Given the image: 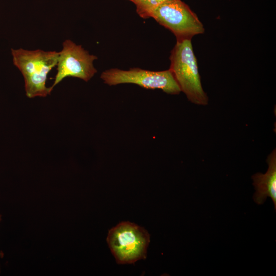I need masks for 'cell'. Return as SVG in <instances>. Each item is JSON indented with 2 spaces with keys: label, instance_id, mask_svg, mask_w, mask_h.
Returning a JSON list of instances; mask_svg holds the SVG:
<instances>
[{
  "label": "cell",
  "instance_id": "cell-1",
  "mask_svg": "<svg viewBox=\"0 0 276 276\" xmlns=\"http://www.w3.org/2000/svg\"><path fill=\"white\" fill-rule=\"evenodd\" d=\"M11 52L13 64L24 77L27 97L50 95L53 89L46 86V81L49 73L57 65L59 52L12 48Z\"/></svg>",
  "mask_w": 276,
  "mask_h": 276
},
{
  "label": "cell",
  "instance_id": "cell-2",
  "mask_svg": "<svg viewBox=\"0 0 276 276\" xmlns=\"http://www.w3.org/2000/svg\"><path fill=\"white\" fill-rule=\"evenodd\" d=\"M170 60L169 70L181 91L185 94L190 102L197 105H207L209 98L201 85L191 40L176 41L171 51Z\"/></svg>",
  "mask_w": 276,
  "mask_h": 276
},
{
  "label": "cell",
  "instance_id": "cell-3",
  "mask_svg": "<svg viewBox=\"0 0 276 276\" xmlns=\"http://www.w3.org/2000/svg\"><path fill=\"white\" fill-rule=\"evenodd\" d=\"M106 240L117 263L132 264L146 259L150 235L140 226L121 222L109 230Z\"/></svg>",
  "mask_w": 276,
  "mask_h": 276
},
{
  "label": "cell",
  "instance_id": "cell-4",
  "mask_svg": "<svg viewBox=\"0 0 276 276\" xmlns=\"http://www.w3.org/2000/svg\"><path fill=\"white\" fill-rule=\"evenodd\" d=\"M150 17L170 30L176 41L191 40L204 32L197 15L181 0H168L159 4L149 13L148 18Z\"/></svg>",
  "mask_w": 276,
  "mask_h": 276
},
{
  "label": "cell",
  "instance_id": "cell-5",
  "mask_svg": "<svg viewBox=\"0 0 276 276\" xmlns=\"http://www.w3.org/2000/svg\"><path fill=\"white\" fill-rule=\"evenodd\" d=\"M100 77L105 84L110 86L133 83L146 89H160L169 94L177 95L181 91L169 69L151 71L140 68H131L128 71L111 68L103 72Z\"/></svg>",
  "mask_w": 276,
  "mask_h": 276
},
{
  "label": "cell",
  "instance_id": "cell-6",
  "mask_svg": "<svg viewBox=\"0 0 276 276\" xmlns=\"http://www.w3.org/2000/svg\"><path fill=\"white\" fill-rule=\"evenodd\" d=\"M97 58L81 45L70 39L65 40L61 50L59 52L57 73L51 87L53 89L64 78L70 77L88 81L97 72L94 65V61Z\"/></svg>",
  "mask_w": 276,
  "mask_h": 276
},
{
  "label": "cell",
  "instance_id": "cell-7",
  "mask_svg": "<svg viewBox=\"0 0 276 276\" xmlns=\"http://www.w3.org/2000/svg\"><path fill=\"white\" fill-rule=\"evenodd\" d=\"M266 162L268 168L264 174L257 173L251 178L256 192L254 200L258 204H262L267 197H270L276 210V151L274 149L268 156Z\"/></svg>",
  "mask_w": 276,
  "mask_h": 276
},
{
  "label": "cell",
  "instance_id": "cell-8",
  "mask_svg": "<svg viewBox=\"0 0 276 276\" xmlns=\"http://www.w3.org/2000/svg\"><path fill=\"white\" fill-rule=\"evenodd\" d=\"M136 6L137 14L143 18H148L149 13L159 4L168 0H128Z\"/></svg>",
  "mask_w": 276,
  "mask_h": 276
},
{
  "label": "cell",
  "instance_id": "cell-9",
  "mask_svg": "<svg viewBox=\"0 0 276 276\" xmlns=\"http://www.w3.org/2000/svg\"><path fill=\"white\" fill-rule=\"evenodd\" d=\"M1 218V215H0V220ZM4 257V253L2 251L0 250V258H3Z\"/></svg>",
  "mask_w": 276,
  "mask_h": 276
}]
</instances>
